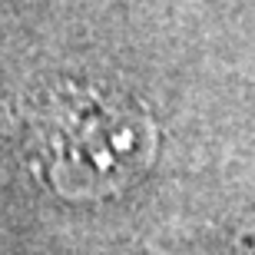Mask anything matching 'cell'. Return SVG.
<instances>
[{
	"label": "cell",
	"mask_w": 255,
	"mask_h": 255,
	"mask_svg": "<svg viewBox=\"0 0 255 255\" xmlns=\"http://www.w3.org/2000/svg\"><path fill=\"white\" fill-rule=\"evenodd\" d=\"M40 166L63 196H106L152 156V129L136 110L96 96H63L33 116Z\"/></svg>",
	"instance_id": "1"
}]
</instances>
